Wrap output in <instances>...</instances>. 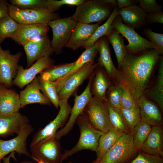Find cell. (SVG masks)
<instances>
[{
  "instance_id": "6da1fadb",
  "label": "cell",
  "mask_w": 163,
  "mask_h": 163,
  "mask_svg": "<svg viewBox=\"0 0 163 163\" xmlns=\"http://www.w3.org/2000/svg\"><path fill=\"white\" fill-rule=\"evenodd\" d=\"M160 56L154 49L127 54L118 66L114 79L138 100L148 88Z\"/></svg>"
},
{
  "instance_id": "7a4b0ae2",
  "label": "cell",
  "mask_w": 163,
  "mask_h": 163,
  "mask_svg": "<svg viewBox=\"0 0 163 163\" xmlns=\"http://www.w3.org/2000/svg\"><path fill=\"white\" fill-rule=\"evenodd\" d=\"M77 124L80 131V136L76 145L69 150H65L62 154L60 163H62L69 156L80 151L88 149L97 152L100 137L104 133L95 129L91 124L84 113L77 118Z\"/></svg>"
},
{
  "instance_id": "3957f363",
  "label": "cell",
  "mask_w": 163,
  "mask_h": 163,
  "mask_svg": "<svg viewBox=\"0 0 163 163\" xmlns=\"http://www.w3.org/2000/svg\"><path fill=\"white\" fill-rule=\"evenodd\" d=\"M114 6L105 0L85 1L77 6L71 18L77 22L101 23L109 17Z\"/></svg>"
},
{
  "instance_id": "277c9868",
  "label": "cell",
  "mask_w": 163,
  "mask_h": 163,
  "mask_svg": "<svg viewBox=\"0 0 163 163\" xmlns=\"http://www.w3.org/2000/svg\"><path fill=\"white\" fill-rule=\"evenodd\" d=\"M68 100L59 101L60 110L55 119L43 128L40 129L32 137L30 148L35 147L43 141L56 136L58 130L66 125L69 117L72 108L68 102Z\"/></svg>"
},
{
  "instance_id": "5b68a950",
  "label": "cell",
  "mask_w": 163,
  "mask_h": 163,
  "mask_svg": "<svg viewBox=\"0 0 163 163\" xmlns=\"http://www.w3.org/2000/svg\"><path fill=\"white\" fill-rule=\"evenodd\" d=\"M135 150L132 132L123 133L107 151L99 163H127L134 158Z\"/></svg>"
},
{
  "instance_id": "8992f818",
  "label": "cell",
  "mask_w": 163,
  "mask_h": 163,
  "mask_svg": "<svg viewBox=\"0 0 163 163\" xmlns=\"http://www.w3.org/2000/svg\"><path fill=\"white\" fill-rule=\"evenodd\" d=\"M112 25L113 28L128 40V44L125 45L127 54H136L151 49L156 50V47L153 44L139 34L135 29L124 24L119 15H117L115 17Z\"/></svg>"
},
{
  "instance_id": "52a82bcc",
  "label": "cell",
  "mask_w": 163,
  "mask_h": 163,
  "mask_svg": "<svg viewBox=\"0 0 163 163\" xmlns=\"http://www.w3.org/2000/svg\"><path fill=\"white\" fill-rule=\"evenodd\" d=\"M77 22L71 17L59 18L50 21L48 24L53 32L51 45L53 52L60 54L68 42Z\"/></svg>"
},
{
  "instance_id": "ba28073f",
  "label": "cell",
  "mask_w": 163,
  "mask_h": 163,
  "mask_svg": "<svg viewBox=\"0 0 163 163\" xmlns=\"http://www.w3.org/2000/svg\"><path fill=\"white\" fill-rule=\"evenodd\" d=\"M9 15L20 24L48 25L51 21L59 18L58 14L47 10L21 9L8 4Z\"/></svg>"
},
{
  "instance_id": "9c48e42d",
  "label": "cell",
  "mask_w": 163,
  "mask_h": 163,
  "mask_svg": "<svg viewBox=\"0 0 163 163\" xmlns=\"http://www.w3.org/2000/svg\"><path fill=\"white\" fill-rule=\"evenodd\" d=\"M84 113L96 129L104 133L110 130V124L106 102L93 96L86 107Z\"/></svg>"
},
{
  "instance_id": "30bf717a",
  "label": "cell",
  "mask_w": 163,
  "mask_h": 163,
  "mask_svg": "<svg viewBox=\"0 0 163 163\" xmlns=\"http://www.w3.org/2000/svg\"><path fill=\"white\" fill-rule=\"evenodd\" d=\"M94 72L90 77L89 81L83 91L80 95H75L73 106L71 109L67 122L65 126L58 130L56 133V137L58 140H59L62 137L67 135L71 131L77 118L84 113L86 107L93 97L91 85Z\"/></svg>"
},
{
  "instance_id": "8fae6325",
  "label": "cell",
  "mask_w": 163,
  "mask_h": 163,
  "mask_svg": "<svg viewBox=\"0 0 163 163\" xmlns=\"http://www.w3.org/2000/svg\"><path fill=\"white\" fill-rule=\"evenodd\" d=\"M33 126L29 123L24 126L16 136L8 140L0 139V161L5 155L15 152L30 157L27 148V140L28 136L34 131Z\"/></svg>"
},
{
  "instance_id": "7c38bea8",
  "label": "cell",
  "mask_w": 163,
  "mask_h": 163,
  "mask_svg": "<svg viewBox=\"0 0 163 163\" xmlns=\"http://www.w3.org/2000/svg\"><path fill=\"white\" fill-rule=\"evenodd\" d=\"M22 55L20 52L12 54L9 50H3L0 44V85L8 88L12 87Z\"/></svg>"
},
{
  "instance_id": "4fadbf2b",
  "label": "cell",
  "mask_w": 163,
  "mask_h": 163,
  "mask_svg": "<svg viewBox=\"0 0 163 163\" xmlns=\"http://www.w3.org/2000/svg\"><path fill=\"white\" fill-rule=\"evenodd\" d=\"M59 140L55 136L30 148L31 158L47 163H60L62 154Z\"/></svg>"
},
{
  "instance_id": "5bb4252c",
  "label": "cell",
  "mask_w": 163,
  "mask_h": 163,
  "mask_svg": "<svg viewBox=\"0 0 163 163\" xmlns=\"http://www.w3.org/2000/svg\"><path fill=\"white\" fill-rule=\"evenodd\" d=\"M98 66L97 63L95 64L94 62L88 63L69 77L58 93L59 101L68 100L84 81L90 77Z\"/></svg>"
},
{
  "instance_id": "9a60e30c",
  "label": "cell",
  "mask_w": 163,
  "mask_h": 163,
  "mask_svg": "<svg viewBox=\"0 0 163 163\" xmlns=\"http://www.w3.org/2000/svg\"><path fill=\"white\" fill-rule=\"evenodd\" d=\"M54 60L50 57H45L35 62L29 68L25 69L18 65L16 76L13 85L22 88L30 84L38 74L46 69L54 65Z\"/></svg>"
},
{
  "instance_id": "2e32d148",
  "label": "cell",
  "mask_w": 163,
  "mask_h": 163,
  "mask_svg": "<svg viewBox=\"0 0 163 163\" xmlns=\"http://www.w3.org/2000/svg\"><path fill=\"white\" fill-rule=\"evenodd\" d=\"M23 46L27 57L26 69L31 66L34 62L45 57H50L54 53L47 35L30 41Z\"/></svg>"
},
{
  "instance_id": "e0dca14e",
  "label": "cell",
  "mask_w": 163,
  "mask_h": 163,
  "mask_svg": "<svg viewBox=\"0 0 163 163\" xmlns=\"http://www.w3.org/2000/svg\"><path fill=\"white\" fill-rule=\"evenodd\" d=\"M49 28L47 24H19L17 30L10 38L23 46L30 41L46 36Z\"/></svg>"
},
{
  "instance_id": "ac0fdd59",
  "label": "cell",
  "mask_w": 163,
  "mask_h": 163,
  "mask_svg": "<svg viewBox=\"0 0 163 163\" xmlns=\"http://www.w3.org/2000/svg\"><path fill=\"white\" fill-rule=\"evenodd\" d=\"M29 123L26 116L19 112L11 114L0 113V136L17 135L22 127Z\"/></svg>"
},
{
  "instance_id": "d6986e66",
  "label": "cell",
  "mask_w": 163,
  "mask_h": 163,
  "mask_svg": "<svg viewBox=\"0 0 163 163\" xmlns=\"http://www.w3.org/2000/svg\"><path fill=\"white\" fill-rule=\"evenodd\" d=\"M101 23L90 24L77 22L70 39L65 47L73 51L82 47L93 35Z\"/></svg>"
},
{
  "instance_id": "ffe728a7",
  "label": "cell",
  "mask_w": 163,
  "mask_h": 163,
  "mask_svg": "<svg viewBox=\"0 0 163 163\" xmlns=\"http://www.w3.org/2000/svg\"><path fill=\"white\" fill-rule=\"evenodd\" d=\"M141 120L151 126H162L163 119L158 107L144 94L137 100Z\"/></svg>"
},
{
  "instance_id": "44dd1931",
  "label": "cell",
  "mask_w": 163,
  "mask_h": 163,
  "mask_svg": "<svg viewBox=\"0 0 163 163\" xmlns=\"http://www.w3.org/2000/svg\"><path fill=\"white\" fill-rule=\"evenodd\" d=\"M40 91L37 78L36 76L24 89L20 91L21 108L27 104L34 103L50 105L51 102Z\"/></svg>"
},
{
  "instance_id": "7402d4cb",
  "label": "cell",
  "mask_w": 163,
  "mask_h": 163,
  "mask_svg": "<svg viewBox=\"0 0 163 163\" xmlns=\"http://www.w3.org/2000/svg\"><path fill=\"white\" fill-rule=\"evenodd\" d=\"M117 14L123 23L130 27L138 29L146 25V14L139 6L135 5L118 9Z\"/></svg>"
},
{
  "instance_id": "603a6c76",
  "label": "cell",
  "mask_w": 163,
  "mask_h": 163,
  "mask_svg": "<svg viewBox=\"0 0 163 163\" xmlns=\"http://www.w3.org/2000/svg\"><path fill=\"white\" fill-rule=\"evenodd\" d=\"M138 152L163 157V129L162 126H153Z\"/></svg>"
},
{
  "instance_id": "cb8c5ba5",
  "label": "cell",
  "mask_w": 163,
  "mask_h": 163,
  "mask_svg": "<svg viewBox=\"0 0 163 163\" xmlns=\"http://www.w3.org/2000/svg\"><path fill=\"white\" fill-rule=\"evenodd\" d=\"M20 108L19 94L14 90L0 85V113H14Z\"/></svg>"
},
{
  "instance_id": "d4e9b609",
  "label": "cell",
  "mask_w": 163,
  "mask_h": 163,
  "mask_svg": "<svg viewBox=\"0 0 163 163\" xmlns=\"http://www.w3.org/2000/svg\"><path fill=\"white\" fill-rule=\"evenodd\" d=\"M91 85V91L93 96L104 102H107L106 92L113 85L110 78L104 69L98 66L94 70Z\"/></svg>"
},
{
  "instance_id": "484cf974",
  "label": "cell",
  "mask_w": 163,
  "mask_h": 163,
  "mask_svg": "<svg viewBox=\"0 0 163 163\" xmlns=\"http://www.w3.org/2000/svg\"><path fill=\"white\" fill-rule=\"evenodd\" d=\"M109 43L105 36L100 39L98 52L99 56L97 63L105 71L108 77L114 79L118 70L112 61L110 53Z\"/></svg>"
},
{
  "instance_id": "4316f807",
  "label": "cell",
  "mask_w": 163,
  "mask_h": 163,
  "mask_svg": "<svg viewBox=\"0 0 163 163\" xmlns=\"http://www.w3.org/2000/svg\"><path fill=\"white\" fill-rule=\"evenodd\" d=\"M158 64V73L155 84L151 88L145 90V92L147 91L146 95L157 104L163 113V58L161 55L160 56Z\"/></svg>"
},
{
  "instance_id": "83f0119b",
  "label": "cell",
  "mask_w": 163,
  "mask_h": 163,
  "mask_svg": "<svg viewBox=\"0 0 163 163\" xmlns=\"http://www.w3.org/2000/svg\"><path fill=\"white\" fill-rule=\"evenodd\" d=\"M100 39L92 46L85 49L77 59L74 62V66L71 70L63 77L66 80L71 75L76 72L88 63L94 62L98 52Z\"/></svg>"
},
{
  "instance_id": "f1b7e54d",
  "label": "cell",
  "mask_w": 163,
  "mask_h": 163,
  "mask_svg": "<svg viewBox=\"0 0 163 163\" xmlns=\"http://www.w3.org/2000/svg\"><path fill=\"white\" fill-rule=\"evenodd\" d=\"M124 133H120L110 126L108 132L100 137L95 161L99 162L107 151Z\"/></svg>"
},
{
  "instance_id": "f546056e",
  "label": "cell",
  "mask_w": 163,
  "mask_h": 163,
  "mask_svg": "<svg viewBox=\"0 0 163 163\" xmlns=\"http://www.w3.org/2000/svg\"><path fill=\"white\" fill-rule=\"evenodd\" d=\"M118 9L116 6L114 7L111 15L106 21L99 26L90 38L83 44L82 47L85 49L90 47L101 37H106L111 33L113 29L112 23L115 17L118 15Z\"/></svg>"
},
{
  "instance_id": "4dcf8cb0",
  "label": "cell",
  "mask_w": 163,
  "mask_h": 163,
  "mask_svg": "<svg viewBox=\"0 0 163 163\" xmlns=\"http://www.w3.org/2000/svg\"><path fill=\"white\" fill-rule=\"evenodd\" d=\"M74 62L53 65L44 70L40 76L43 80L54 82L66 75L72 69Z\"/></svg>"
},
{
  "instance_id": "1f68e13d",
  "label": "cell",
  "mask_w": 163,
  "mask_h": 163,
  "mask_svg": "<svg viewBox=\"0 0 163 163\" xmlns=\"http://www.w3.org/2000/svg\"><path fill=\"white\" fill-rule=\"evenodd\" d=\"M108 110L110 126L120 133H128L132 132L127 125L120 108H115L106 102Z\"/></svg>"
},
{
  "instance_id": "d6a6232c",
  "label": "cell",
  "mask_w": 163,
  "mask_h": 163,
  "mask_svg": "<svg viewBox=\"0 0 163 163\" xmlns=\"http://www.w3.org/2000/svg\"><path fill=\"white\" fill-rule=\"evenodd\" d=\"M105 37L113 46L119 66L127 54L123 37L114 28L109 35Z\"/></svg>"
},
{
  "instance_id": "836d02e7",
  "label": "cell",
  "mask_w": 163,
  "mask_h": 163,
  "mask_svg": "<svg viewBox=\"0 0 163 163\" xmlns=\"http://www.w3.org/2000/svg\"><path fill=\"white\" fill-rule=\"evenodd\" d=\"M152 127L141 120L131 130L135 150L138 152L150 132Z\"/></svg>"
},
{
  "instance_id": "e575fe53",
  "label": "cell",
  "mask_w": 163,
  "mask_h": 163,
  "mask_svg": "<svg viewBox=\"0 0 163 163\" xmlns=\"http://www.w3.org/2000/svg\"><path fill=\"white\" fill-rule=\"evenodd\" d=\"M40 91L44 96L57 109L59 107L58 94L53 82L42 79L40 76L37 77Z\"/></svg>"
},
{
  "instance_id": "d590c367",
  "label": "cell",
  "mask_w": 163,
  "mask_h": 163,
  "mask_svg": "<svg viewBox=\"0 0 163 163\" xmlns=\"http://www.w3.org/2000/svg\"><path fill=\"white\" fill-rule=\"evenodd\" d=\"M19 24L9 15L0 19V44L7 38H10L17 30Z\"/></svg>"
},
{
  "instance_id": "8d00e7d4",
  "label": "cell",
  "mask_w": 163,
  "mask_h": 163,
  "mask_svg": "<svg viewBox=\"0 0 163 163\" xmlns=\"http://www.w3.org/2000/svg\"><path fill=\"white\" fill-rule=\"evenodd\" d=\"M120 110L127 125L132 130L141 121L140 109L137 100L131 108L128 109L120 108Z\"/></svg>"
},
{
  "instance_id": "74e56055",
  "label": "cell",
  "mask_w": 163,
  "mask_h": 163,
  "mask_svg": "<svg viewBox=\"0 0 163 163\" xmlns=\"http://www.w3.org/2000/svg\"><path fill=\"white\" fill-rule=\"evenodd\" d=\"M46 0H11V5L21 9L46 10Z\"/></svg>"
},
{
  "instance_id": "f35d334b",
  "label": "cell",
  "mask_w": 163,
  "mask_h": 163,
  "mask_svg": "<svg viewBox=\"0 0 163 163\" xmlns=\"http://www.w3.org/2000/svg\"><path fill=\"white\" fill-rule=\"evenodd\" d=\"M121 86L119 83L113 85L107 90L106 98L107 102L115 108H120Z\"/></svg>"
},
{
  "instance_id": "ab89813d",
  "label": "cell",
  "mask_w": 163,
  "mask_h": 163,
  "mask_svg": "<svg viewBox=\"0 0 163 163\" xmlns=\"http://www.w3.org/2000/svg\"><path fill=\"white\" fill-rule=\"evenodd\" d=\"M85 1V0H46L45 6L47 10L52 12H54L63 5H69L77 6Z\"/></svg>"
},
{
  "instance_id": "60d3db41",
  "label": "cell",
  "mask_w": 163,
  "mask_h": 163,
  "mask_svg": "<svg viewBox=\"0 0 163 163\" xmlns=\"http://www.w3.org/2000/svg\"><path fill=\"white\" fill-rule=\"evenodd\" d=\"M148 40L156 46V50L160 55L163 54V34L152 31L150 28H145L144 31Z\"/></svg>"
},
{
  "instance_id": "b9f144b4",
  "label": "cell",
  "mask_w": 163,
  "mask_h": 163,
  "mask_svg": "<svg viewBox=\"0 0 163 163\" xmlns=\"http://www.w3.org/2000/svg\"><path fill=\"white\" fill-rule=\"evenodd\" d=\"M139 152L136 157L127 163H163V157Z\"/></svg>"
},
{
  "instance_id": "7bdbcfd3",
  "label": "cell",
  "mask_w": 163,
  "mask_h": 163,
  "mask_svg": "<svg viewBox=\"0 0 163 163\" xmlns=\"http://www.w3.org/2000/svg\"><path fill=\"white\" fill-rule=\"evenodd\" d=\"M139 6L146 14L162 12V7L155 0H139Z\"/></svg>"
},
{
  "instance_id": "ee69618b",
  "label": "cell",
  "mask_w": 163,
  "mask_h": 163,
  "mask_svg": "<svg viewBox=\"0 0 163 163\" xmlns=\"http://www.w3.org/2000/svg\"><path fill=\"white\" fill-rule=\"evenodd\" d=\"M136 100H137L135 98L129 90L121 86L120 97L121 108H129L132 107Z\"/></svg>"
},
{
  "instance_id": "f6af8a7d",
  "label": "cell",
  "mask_w": 163,
  "mask_h": 163,
  "mask_svg": "<svg viewBox=\"0 0 163 163\" xmlns=\"http://www.w3.org/2000/svg\"><path fill=\"white\" fill-rule=\"evenodd\" d=\"M154 23L163 24V12L151 13L146 14V25Z\"/></svg>"
},
{
  "instance_id": "bcb514c9",
  "label": "cell",
  "mask_w": 163,
  "mask_h": 163,
  "mask_svg": "<svg viewBox=\"0 0 163 163\" xmlns=\"http://www.w3.org/2000/svg\"><path fill=\"white\" fill-rule=\"evenodd\" d=\"M136 0H113V5L116 6L118 9L124 8L135 5Z\"/></svg>"
},
{
  "instance_id": "7dc6e473",
  "label": "cell",
  "mask_w": 163,
  "mask_h": 163,
  "mask_svg": "<svg viewBox=\"0 0 163 163\" xmlns=\"http://www.w3.org/2000/svg\"><path fill=\"white\" fill-rule=\"evenodd\" d=\"M7 1L1 0L0 1V19L3 17L9 15V9Z\"/></svg>"
},
{
  "instance_id": "c3c4849f",
  "label": "cell",
  "mask_w": 163,
  "mask_h": 163,
  "mask_svg": "<svg viewBox=\"0 0 163 163\" xmlns=\"http://www.w3.org/2000/svg\"><path fill=\"white\" fill-rule=\"evenodd\" d=\"M16 152H11L9 155L7 157H4L2 159L3 163H10V160L11 158H13L14 159L16 160L14 154ZM19 163H34L32 161H24L20 162Z\"/></svg>"
},
{
  "instance_id": "681fc988",
  "label": "cell",
  "mask_w": 163,
  "mask_h": 163,
  "mask_svg": "<svg viewBox=\"0 0 163 163\" xmlns=\"http://www.w3.org/2000/svg\"><path fill=\"white\" fill-rule=\"evenodd\" d=\"M33 159L37 163H47L41 160H38L36 159Z\"/></svg>"
},
{
  "instance_id": "f907efd6",
  "label": "cell",
  "mask_w": 163,
  "mask_h": 163,
  "mask_svg": "<svg viewBox=\"0 0 163 163\" xmlns=\"http://www.w3.org/2000/svg\"><path fill=\"white\" fill-rule=\"evenodd\" d=\"M68 163H73V162H70V161H69ZM93 163H99V162H98V161H95Z\"/></svg>"
},
{
  "instance_id": "816d5d0a",
  "label": "cell",
  "mask_w": 163,
  "mask_h": 163,
  "mask_svg": "<svg viewBox=\"0 0 163 163\" xmlns=\"http://www.w3.org/2000/svg\"><path fill=\"white\" fill-rule=\"evenodd\" d=\"M1 161H0V163H1Z\"/></svg>"
},
{
  "instance_id": "f5cc1de1",
  "label": "cell",
  "mask_w": 163,
  "mask_h": 163,
  "mask_svg": "<svg viewBox=\"0 0 163 163\" xmlns=\"http://www.w3.org/2000/svg\"><path fill=\"white\" fill-rule=\"evenodd\" d=\"M1 0H0V1H1Z\"/></svg>"
}]
</instances>
